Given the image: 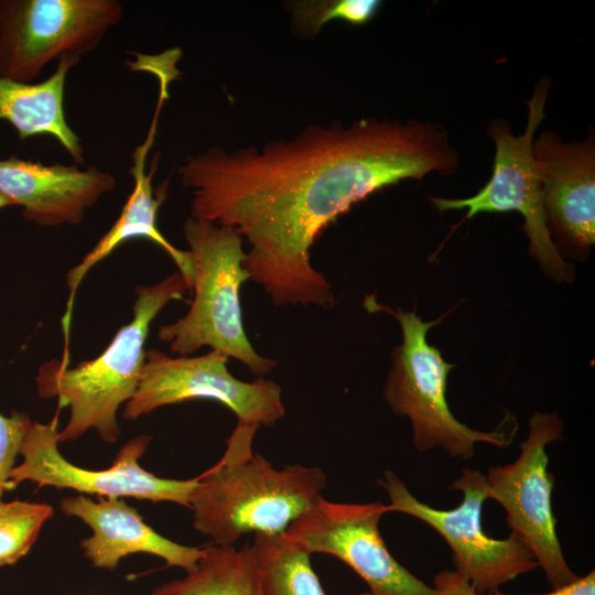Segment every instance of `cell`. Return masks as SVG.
<instances>
[{"mask_svg": "<svg viewBox=\"0 0 595 595\" xmlns=\"http://www.w3.org/2000/svg\"><path fill=\"white\" fill-rule=\"evenodd\" d=\"M549 82L541 80L528 101V121L522 134L515 136L501 120L493 121L489 134L496 147L493 174L474 196L461 199L432 197L441 212L467 209L466 218L479 213L516 210L524 217L523 229L529 239V252L544 274L554 282H572V264L564 261L553 244L542 204L539 173L532 152L534 132L544 119Z\"/></svg>", "mask_w": 595, "mask_h": 595, "instance_id": "obj_8", "label": "cell"}, {"mask_svg": "<svg viewBox=\"0 0 595 595\" xmlns=\"http://www.w3.org/2000/svg\"><path fill=\"white\" fill-rule=\"evenodd\" d=\"M159 99L155 113L149 129L145 141L138 145L133 153V164L130 173L133 177V190L126 201L122 210L111 228L97 241L93 249L73 267L66 274V283L69 296L66 302V311L62 318V328L65 339L64 357H69L68 337L75 296L79 284L88 271L127 240L144 238L162 248L177 267V272L183 277L191 291L193 270L187 250H180L173 246L158 228V213L167 195V180L158 187L152 186V178L159 164V153L151 162L149 170L145 167V159L151 149L155 133L158 117L163 105Z\"/></svg>", "mask_w": 595, "mask_h": 595, "instance_id": "obj_15", "label": "cell"}, {"mask_svg": "<svg viewBox=\"0 0 595 595\" xmlns=\"http://www.w3.org/2000/svg\"><path fill=\"white\" fill-rule=\"evenodd\" d=\"M14 206L13 203L0 193V209Z\"/></svg>", "mask_w": 595, "mask_h": 595, "instance_id": "obj_25", "label": "cell"}, {"mask_svg": "<svg viewBox=\"0 0 595 595\" xmlns=\"http://www.w3.org/2000/svg\"><path fill=\"white\" fill-rule=\"evenodd\" d=\"M229 357L217 350L201 356L170 357L145 351L138 388L125 404L123 418L136 420L153 410L193 399H209L228 408L239 423L270 428L284 416L282 389L273 380L237 379Z\"/></svg>", "mask_w": 595, "mask_h": 595, "instance_id": "obj_10", "label": "cell"}, {"mask_svg": "<svg viewBox=\"0 0 595 595\" xmlns=\"http://www.w3.org/2000/svg\"><path fill=\"white\" fill-rule=\"evenodd\" d=\"M122 15L117 0H0V76L33 83L53 61L80 60Z\"/></svg>", "mask_w": 595, "mask_h": 595, "instance_id": "obj_7", "label": "cell"}, {"mask_svg": "<svg viewBox=\"0 0 595 595\" xmlns=\"http://www.w3.org/2000/svg\"><path fill=\"white\" fill-rule=\"evenodd\" d=\"M377 0L299 1L292 4V17L296 28L305 34L315 35L331 20L339 19L361 25L376 14Z\"/></svg>", "mask_w": 595, "mask_h": 595, "instance_id": "obj_21", "label": "cell"}, {"mask_svg": "<svg viewBox=\"0 0 595 595\" xmlns=\"http://www.w3.org/2000/svg\"><path fill=\"white\" fill-rule=\"evenodd\" d=\"M30 416L20 411H12L9 416L0 413V501L2 495L12 489L10 475L15 467L17 456L24 437L32 425Z\"/></svg>", "mask_w": 595, "mask_h": 595, "instance_id": "obj_22", "label": "cell"}, {"mask_svg": "<svg viewBox=\"0 0 595 595\" xmlns=\"http://www.w3.org/2000/svg\"><path fill=\"white\" fill-rule=\"evenodd\" d=\"M532 152L551 239L560 255L583 260L595 242L594 138L564 143L556 133L543 131L533 140Z\"/></svg>", "mask_w": 595, "mask_h": 595, "instance_id": "obj_13", "label": "cell"}, {"mask_svg": "<svg viewBox=\"0 0 595 595\" xmlns=\"http://www.w3.org/2000/svg\"><path fill=\"white\" fill-rule=\"evenodd\" d=\"M377 483L390 499L388 512L412 516L446 541L455 572L463 575L478 595L499 592L500 586L539 567L531 550L513 533L500 540L484 532L482 508L487 500V483L480 470L464 468L448 486V489L462 491L463 500L456 508L447 510L435 509L416 499L391 469H387Z\"/></svg>", "mask_w": 595, "mask_h": 595, "instance_id": "obj_6", "label": "cell"}, {"mask_svg": "<svg viewBox=\"0 0 595 595\" xmlns=\"http://www.w3.org/2000/svg\"><path fill=\"white\" fill-rule=\"evenodd\" d=\"M259 426L237 423L220 459L203 474L190 497L195 530L216 545L245 534H283L322 496L327 477L317 466L277 468L252 448Z\"/></svg>", "mask_w": 595, "mask_h": 595, "instance_id": "obj_2", "label": "cell"}, {"mask_svg": "<svg viewBox=\"0 0 595 595\" xmlns=\"http://www.w3.org/2000/svg\"><path fill=\"white\" fill-rule=\"evenodd\" d=\"M61 510L90 527L93 534L80 541V548L98 569L113 571L122 558L149 553L188 573L203 554L204 547L180 544L158 533L120 497L97 501L85 495L66 497L61 501Z\"/></svg>", "mask_w": 595, "mask_h": 595, "instance_id": "obj_16", "label": "cell"}, {"mask_svg": "<svg viewBox=\"0 0 595 595\" xmlns=\"http://www.w3.org/2000/svg\"><path fill=\"white\" fill-rule=\"evenodd\" d=\"M446 131L431 122L361 119L311 126L289 140L213 147L178 169L191 217L234 228L244 268L275 306L331 307L332 285L311 262L323 230L356 203L401 180L453 173Z\"/></svg>", "mask_w": 595, "mask_h": 595, "instance_id": "obj_1", "label": "cell"}, {"mask_svg": "<svg viewBox=\"0 0 595 595\" xmlns=\"http://www.w3.org/2000/svg\"><path fill=\"white\" fill-rule=\"evenodd\" d=\"M485 595H506L499 592ZM538 595H595V572L591 571L583 577H577L575 581L554 588L553 591Z\"/></svg>", "mask_w": 595, "mask_h": 595, "instance_id": "obj_24", "label": "cell"}, {"mask_svg": "<svg viewBox=\"0 0 595 595\" xmlns=\"http://www.w3.org/2000/svg\"><path fill=\"white\" fill-rule=\"evenodd\" d=\"M250 544L262 595H326L311 554L284 534H253Z\"/></svg>", "mask_w": 595, "mask_h": 595, "instance_id": "obj_19", "label": "cell"}, {"mask_svg": "<svg viewBox=\"0 0 595 595\" xmlns=\"http://www.w3.org/2000/svg\"><path fill=\"white\" fill-rule=\"evenodd\" d=\"M383 310L397 318L402 332V343L392 351L383 398L394 414L409 418L415 450L425 452L440 446L451 457L467 461L478 442L508 446L517 432V421H511L509 412L489 432L468 428L451 412L445 393L448 372L455 365L446 363L426 339L429 329L443 317L423 322L413 311Z\"/></svg>", "mask_w": 595, "mask_h": 595, "instance_id": "obj_5", "label": "cell"}, {"mask_svg": "<svg viewBox=\"0 0 595 595\" xmlns=\"http://www.w3.org/2000/svg\"><path fill=\"white\" fill-rule=\"evenodd\" d=\"M152 595H262L251 544L204 547L194 570L159 585Z\"/></svg>", "mask_w": 595, "mask_h": 595, "instance_id": "obj_18", "label": "cell"}, {"mask_svg": "<svg viewBox=\"0 0 595 595\" xmlns=\"http://www.w3.org/2000/svg\"><path fill=\"white\" fill-rule=\"evenodd\" d=\"M187 292L177 271L155 284L137 285L132 320L118 329L99 356L72 368L57 358L39 367L35 381L40 397L56 398L60 408L69 409L58 442L75 441L91 429L107 443L119 439L117 412L138 388L150 325L170 302L184 300Z\"/></svg>", "mask_w": 595, "mask_h": 595, "instance_id": "obj_3", "label": "cell"}, {"mask_svg": "<svg viewBox=\"0 0 595 595\" xmlns=\"http://www.w3.org/2000/svg\"><path fill=\"white\" fill-rule=\"evenodd\" d=\"M58 432L57 414L48 423H32L20 450L23 462L10 475L13 488L24 480H31L40 487L68 488L106 498L167 501L190 508V497L197 477L183 480L162 478L141 467L139 459L145 453L151 436L131 439L120 447L110 467L90 470L69 463L61 454Z\"/></svg>", "mask_w": 595, "mask_h": 595, "instance_id": "obj_12", "label": "cell"}, {"mask_svg": "<svg viewBox=\"0 0 595 595\" xmlns=\"http://www.w3.org/2000/svg\"><path fill=\"white\" fill-rule=\"evenodd\" d=\"M79 58L57 62L55 71L40 83H20L0 76V120L9 122L21 141L51 136L76 164L85 161L78 134L68 125L64 111L65 83Z\"/></svg>", "mask_w": 595, "mask_h": 595, "instance_id": "obj_17", "label": "cell"}, {"mask_svg": "<svg viewBox=\"0 0 595 595\" xmlns=\"http://www.w3.org/2000/svg\"><path fill=\"white\" fill-rule=\"evenodd\" d=\"M439 595H478L469 582L455 571L443 570L433 578Z\"/></svg>", "mask_w": 595, "mask_h": 595, "instance_id": "obj_23", "label": "cell"}, {"mask_svg": "<svg viewBox=\"0 0 595 595\" xmlns=\"http://www.w3.org/2000/svg\"><path fill=\"white\" fill-rule=\"evenodd\" d=\"M359 595H371V594L369 592H364V593H361Z\"/></svg>", "mask_w": 595, "mask_h": 595, "instance_id": "obj_26", "label": "cell"}, {"mask_svg": "<svg viewBox=\"0 0 595 595\" xmlns=\"http://www.w3.org/2000/svg\"><path fill=\"white\" fill-rule=\"evenodd\" d=\"M116 177L95 165L78 169L9 156L0 159V193L41 227L78 225L116 187Z\"/></svg>", "mask_w": 595, "mask_h": 595, "instance_id": "obj_14", "label": "cell"}, {"mask_svg": "<svg viewBox=\"0 0 595 595\" xmlns=\"http://www.w3.org/2000/svg\"><path fill=\"white\" fill-rule=\"evenodd\" d=\"M54 509L45 502L0 501V566L28 554Z\"/></svg>", "mask_w": 595, "mask_h": 595, "instance_id": "obj_20", "label": "cell"}, {"mask_svg": "<svg viewBox=\"0 0 595 595\" xmlns=\"http://www.w3.org/2000/svg\"><path fill=\"white\" fill-rule=\"evenodd\" d=\"M381 501H329L321 496L283 533L307 553L337 558L358 574L371 595H439L389 552L379 530Z\"/></svg>", "mask_w": 595, "mask_h": 595, "instance_id": "obj_11", "label": "cell"}, {"mask_svg": "<svg viewBox=\"0 0 595 595\" xmlns=\"http://www.w3.org/2000/svg\"><path fill=\"white\" fill-rule=\"evenodd\" d=\"M183 232L193 270V299L183 317L159 327L158 337L174 354L188 356L209 347L263 378L277 361L255 349L244 326L240 289L249 275L242 237L231 227L191 216Z\"/></svg>", "mask_w": 595, "mask_h": 595, "instance_id": "obj_4", "label": "cell"}, {"mask_svg": "<svg viewBox=\"0 0 595 595\" xmlns=\"http://www.w3.org/2000/svg\"><path fill=\"white\" fill-rule=\"evenodd\" d=\"M563 430L556 413H533L516 461L491 466L485 475L487 499L496 500L506 510L511 533L531 550L553 589L578 577L564 559L551 506L555 478L548 470L545 448L563 440Z\"/></svg>", "mask_w": 595, "mask_h": 595, "instance_id": "obj_9", "label": "cell"}]
</instances>
